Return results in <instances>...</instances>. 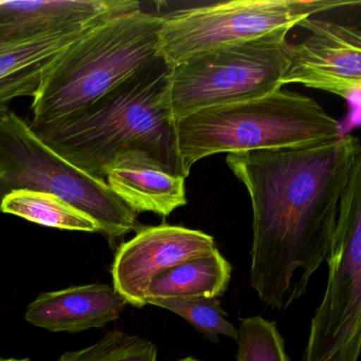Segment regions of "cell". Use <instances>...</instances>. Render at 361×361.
Returning a JSON list of instances; mask_svg holds the SVG:
<instances>
[{
  "label": "cell",
  "instance_id": "obj_8",
  "mask_svg": "<svg viewBox=\"0 0 361 361\" xmlns=\"http://www.w3.org/2000/svg\"><path fill=\"white\" fill-rule=\"evenodd\" d=\"M359 5L333 0H231L174 10L161 16L158 56L171 69L219 46L261 37L329 10Z\"/></svg>",
  "mask_w": 361,
  "mask_h": 361
},
{
  "label": "cell",
  "instance_id": "obj_10",
  "mask_svg": "<svg viewBox=\"0 0 361 361\" xmlns=\"http://www.w3.org/2000/svg\"><path fill=\"white\" fill-rule=\"evenodd\" d=\"M215 240L200 230L161 224L139 226L134 238L116 252L111 274L114 288L135 307H143L147 288L166 270L212 252Z\"/></svg>",
  "mask_w": 361,
  "mask_h": 361
},
{
  "label": "cell",
  "instance_id": "obj_11",
  "mask_svg": "<svg viewBox=\"0 0 361 361\" xmlns=\"http://www.w3.org/2000/svg\"><path fill=\"white\" fill-rule=\"evenodd\" d=\"M137 10L136 0H0V46L84 30Z\"/></svg>",
  "mask_w": 361,
  "mask_h": 361
},
{
  "label": "cell",
  "instance_id": "obj_6",
  "mask_svg": "<svg viewBox=\"0 0 361 361\" xmlns=\"http://www.w3.org/2000/svg\"><path fill=\"white\" fill-rule=\"evenodd\" d=\"M282 28L194 54L172 68L170 99L175 121L211 107L269 96L282 88L289 44Z\"/></svg>",
  "mask_w": 361,
  "mask_h": 361
},
{
  "label": "cell",
  "instance_id": "obj_2",
  "mask_svg": "<svg viewBox=\"0 0 361 361\" xmlns=\"http://www.w3.org/2000/svg\"><path fill=\"white\" fill-rule=\"evenodd\" d=\"M171 71L158 56L92 106L31 128L61 157L98 179L104 180L105 168L126 153L145 154L187 178L171 107Z\"/></svg>",
  "mask_w": 361,
  "mask_h": 361
},
{
  "label": "cell",
  "instance_id": "obj_4",
  "mask_svg": "<svg viewBox=\"0 0 361 361\" xmlns=\"http://www.w3.org/2000/svg\"><path fill=\"white\" fill-rule=\"evenodd\" d=\"M185 177L197 161L243 153L324 142L342 136L341 126L310 97L283 90L246 102L211 107L176 122Z\"/></svg>",
  "mask_w": 361,
  "mask_h": 361
},
{
  "label": "cell",
  "instance_id": "obj_15",
  "mask_svg": "<svg viewBox=\"0 0 361 361\" xmlns=\"http://www.w3.org/2000/svg\"><path fill=\"white\" fill-rule=\"evenodd\" d=\"M232 266L215 248L212 252L183 262L154 279L145 295L152 300L173 298L219 299L229 286Z\"/></svg>",
  "mask_w": 361,
  "mask_h": 361
},
{
  "label": "cell",
  "instance_id": "obj_19",
  "mask_svg": "<svg viewBox=\"0 0 361 361\" xmlns=\"http://www.w3.org/2000/svg\"><path fill=\"white\" fill-rule=\"evenodd\" d=\"M238 361H290L285 341L274 321L262 316L240 319L238 327Z\"/></svg>",
  "mask_w": 361,
  "mask_h": 361
},
{
  "label": "cell",
  "instance_id": "obj_5",
  "mask_svg": "<svg viewBox=\"0 0 361 361\" xmlns=\"http://www.w3.org/2000/svg\"><path fill=\"white\" fill-rule=\"evenodd\" d=\"M20 190L54 194L90 215L115 243L138 229L137 216L103 179L86 174L46 145L30 123L10 111L0 123V214Z\"/></svg>",
  "mask_w": 361,
  "mask_h": 361
},
{
  "label": "cell",
  "instance_id": "obj_13",
  "mask_svg": "<svg viewBox=\"0 0 361 361\" xmlns=\"http://www.w3.org/2000/svg\"><path fill=\"white\" fill-rule=\"evenodd\" d=\"M126 301L109 284L81 285L43 293L27 307L26 320L47 331L79 333L117 320Z\"/></svg>",
  "mask_w": 361,
  "mask_h": 361
},
{
  "label": "cell",
  "instance_id": "obj_1",
  "mask_svg": "<svg viewBox=\"0 0 361 361\" xmlns=\"http://www.w3.org/2000/svg\"><path fill=\"white\" fill-rule=\"evenodd\" d=\"M358 137L228 154L252 206L250 285L264 304L285 310L326 263L340 196Z\"/></svg>",
  "mask_w": 361,
  "mask_h": 361
},
{
  "label": "cell",
  "instance_id": "obj_9",
  "mask_svg": "<svg viewBox=\"0 0 361 361\" xmlns=\"http://www.w3.org/2000/svg\"><path fill=\"white\" fill-rule=\"evenodd\" d=\"M297 26L310 35L300 43L289 44V67L282 86L299 83L346 101L357 98L361 88L359 28L310 18Z\"/></svg>",
  "mask_w": 361,
  "mask_h": 361
},
{
  "label": "cell",
  "instance_id": "obj_7",
  "mask_svg": "<svg viewBox=\"0 0 361 361\" xmlns=\"http://www.w3.org/2000/svg\"><path fill=\"white\" fill-rule=\"evenodd\" d=\"M329 279L310 321L303 361H358L361 350V152L338 208L326 259Z\"/></svg>",
  "mask_w": 361,
  "mask_h": 361
},
{
  "label": "cell",
  "instance_id": "obj_20",
  "mask_svg": "<svg viewBox=\"0 0 361 361\" xmlns=\"http://www.w3.org/2000/svg\"><path fill=\"white\" fill-rule=\"evenodd\" d=\"M0 361H29V359L0 358Z\"/></svg>",
  "mask_w": 361,
  "mask_h": 361
},
{
  "label": "cell",
  "instance_id": "obj_14",
  "mask_svg": "<svg viewBox=\"0 0 361 361\" xmlns=\"http://www.w3.org/2000/svg\"><path fill=\"white\" fill-rule=\"evenodd\" d=\"M90 28L0 46V123L10 103L37 94L59 56Z\"/></svg>",
  "mask_w": 361,
  "mask_h": 361
},
{
  "label": "cell",
  "instance_id": "obj_21",
  "mask_svg": "<svg viewBox=\"0 0 361 361\" xmlns=\"http://www.w3.org/2000/svg\"><path fill=\"white\" fill-rule=\"evenodd\" d=\"M178 361H202L200 359L195 358V357H185V358L179 359Z\"/></svg>",
  "mask_w": 361,
  "mask_h": 361
},
{
  "label": "cell",
  "instance_id": "obj_17",
  "mask_svg": "<svg viewBox=\"0 0 361 361\" xmlns=\"http://www.w3.org/2000/svg\"><path fill=\"white\" fill-rule=\"evenodd\" d=\"M149 304L178 314L213 343H219L221 336L238 341V329L228 320L219 299L173 298L152 300Z\"/></svg>",
  "mask_w": 361,
  "mask_h": 361
},
{
  "label": "cell",
  "instance_id": "obj_12",
  "mask_svg": "<svg viewBox=\"0 0 361 361\" xmlns=\"http://www.w3.org/2000/svg\"><path fill=\"white\" fill-rule=\"evenodd\" d=\"M104 180L137 214L151 212L168 217L188 202L185 178L145 154L118 156L105 168Z\"/></svg>",
  "mask_w": 361,
  "mask_h": 361
},
{
  "label": "cell",
  "instance_id": "obj_3",
  "mask_svg": "<svg viewBox=\"0 0 361 361\" xmlns=\"http://www.w3.org/2000/svg\"><path fill=\"white\" fill-rule=\"evenodd\" d=\"M162 18L142 9L94 25L69 46L32 98L31 126L84 111L158 58Z\"/></svg>",
  "mask_w": 361,
  "mask_h": 361
},
{
  "label": "cell",
  "instance_id": "obj_16",
  "mask_svg": "<svg viewBox=\"0 0 361 361\" xmlns=\"http://www.w3.org/2000/svg\"><path fill=\"white\" fill-rule=\"evenodd\" d=\"M1 213L45 227L100 233L98 224L90 215L54 194L27 190L12 192L4 198Z\"/></svg>",
  "mask_w": 361,
  "mask_h": 361
},
{
  "label": "cell",
  "instance_id": "obj_18",
  "mask_svg": "<svg viewBox=\"0 0 361 361\" xmlns=\"http://www.w3.org/2000/svg\"><path fill=\"white\" fill-rule=\"evenodd\" d=\"M58 361H158V350L145 338L113 331L92 345L65 353Z\"/></svg>",
  "mask_w": 361,
  "mask_h": 361
}]
</instances>
